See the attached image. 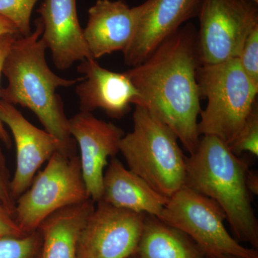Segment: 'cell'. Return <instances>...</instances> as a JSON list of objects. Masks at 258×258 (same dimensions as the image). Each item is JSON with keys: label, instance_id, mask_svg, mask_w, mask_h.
<instances>
[{"label": "cell", "instance_id": "3", "mask_svg": "<svg viewBox=\"0 0 258 258\" xmlns=\"http://www.w3.org/2000/svg\"><path fill=\"white\" fill-rule=\"evenodd\" d=\"M247 164L213 136H201L186 157L184 186L211 199L225 213L236 239L258 247V222L247 189Z\"/></svg>", "mask_w": 258, "mask_h": 258}, {"label": "cell", "instance_id": "20", "mask_svg": "<svg viewBox=\"0 0 258 258\" xmlns=\"http://www.w3.org/2000/svg\"><path fill=\"white\" fill-rule=\"evenodd\" d=\"M38 0H0V16L14 24L20 36L32 32V13Z\"/></svg>", "mask_w": 258, "mask_h": 258}, {"label": "cell", "instance_id": "12", "mask_svg": "<svg viewBox=\"0 0 258 258\" xmlns=\"http://www.w3.org/2000/svg\"><path fill=\"white\" fill-rule=\"evenodd\" d=\"M147 0L130 8L124 0H97L88 10L83 35L93 59L123 52L134 38L139 22L150 5Z\"/></svg>", "mask_w": 258, "mask_h": 258}, {"label": "cell", "instance_id": "13", "mask_svg": "<svg viewBox=\"0 0 258 258\" xmlns=\"http://www.w3.org/2000/svg\"><path fill=\"white\" fill-rule=\"evenodd\" d=\"M78 71L84 76L76 88L81 111L103 110L108 116L120 118L137 105L140 95L126 73L102 67L95 59L81 61Z\"/></svg>", "mask_w": 258, "mask_h": 258}, {"label": "cell", "instance_id": "7", "mask_svg": "<svg viewBox=\"0 0 258 258\" xmlns=\"http://www.w3.org/2000/svg\"><path fill=\"white\" fill-rule=\"evenodd\" d=\"M160 220L196 243L206 257H257V249L240 243L225 225L226 217L211 199L184 186L168 198Z\"/></svg>", "mask_w": 258, "mask_h": 258}, {"label": "cell", "instance_id": "8", "mask_svg": "<svg viewBox=\"0 0 258 258\" xmlns=\"http://www.w3.org/2000/svg\"><path fill=\"white\" fill-rule=\"evenodd\" d=\"M198 15L200 66L238 58L246 38L258 26L257 4L251 0H201Z\"/></svg>", "mask_w": 258, "mask_h": 258}, {"label": "cell", "instance_id": "24", "mask_svg": "<svg viewBox=\"0 0 258 258\" xmlns=\"http://www.w3.org/2000/svg\"><path fill=\"white\" fill-rule=\"evenodd\" d=\"M20 35H15V34H5V35H0V78L3 74V67L5 57L8 55L13 42ZM0 139L2 142L7 147H11V139L8 131L5 128L4 123L2 121L1 117H0Z\"/></svg>", "mask_w": 258, "mask_h": 258}, {"label": "cell", "instance_id": "23", "mask_svg": "<svg viewBox=\"0 0 258 258\" xmlns=\"http://www.w3.org/2000/svg\"><path fill=\"white\" fill-rule=\"evenodd\" d=\"M0 139V208L14 217L16 201L12 195L11 179L6 159L2 149Z\"/></svg>", "mask_w": 258, "mask_h": 258}, {"label": "cell", "instance_id": "28", "mask_svg": "<svg viewBox=\"0 0 258 258\" xmlns=\"http://www.w3.org/2000/svg\"><path fill=\"white\" fill-rule=\"evenodd\" d=\"M205 258H244V257H228V256H222V257H206ZM249 258H258V256H257V257H249Z\"/></svg>", "mask_w": 258, "mask_h": 258}, {"label": "cell", "instance_id": "4", "mask_svg": "<svg viewBox=\"0 0 258 258\" xmlns=\"http://www.w3.org/2000/svg\"><path fill=\"white\" fill-rule=\"evenodd\" d=\"M133 129L119 145L128 169L166 198L185 185L186 157L175 134L142 106H135Z\"/></svg>", "mask_w": 258, "mask_h": 258}, {"label": "cell", "instance_id": "6", "mask_svg": "<svg viewBox=\"0 0 258 258\" xmlns=\"http://www.w3.org/2000/svg\"><path fill=\"white\" fill-rule=\"evenodd\" d=\"M89 199L79 156L57 151L16 200L15 222L24 233H30L52 214Z\"/></svg>", "mask_w": 258, "mask_h": 258}, {"label": "cell", "instance_id": "2", "mask_svg": "<svg viewBox=\"0 0 258 258\" xmlns=\"http://www.w3.org/2000/svg\"><path fill=\"white\" fill-rule=\"evenodd\" d=\"M35 27L28 36L15 40L5 57L3 74L8 84L0 89V98L33 112L46 132L74 151L76 142L70 134L69 118L56 90L74 86L83 78L64 79L51 71L45 59L47 47L41 38L43 28L39 18Z\"/></svg>", "mask_w": 258, "mask_h": 258}, {"label": "cell", "instance_id": "16", "mask_svg": "<svg viewBox=\"0 0 258 258\" xmlns=\"http://www.w3.org/2000/svg\"><path fill=\"white\" fill-rule=\"evenodd\" d=\"M167 200L118 159L112 158L103 174L100 201L121 210L160 218Z\"/></svg>", "mask_w": 258, "mask_h": 258}, {"label": "cell", "instance_id": "25", "mask_svg": "<svg viewBox=\"0 0 258 258\" xmlns=\"http://www.w3.org/2000/svg\"><path fill=\"white\" fill-rule=\"evenodd\" d=\"M25 235L15 222L14 217L0 208V237Z\"/></svg>", "mask_w": 258, "mask_h": 258}, {"label": "cell", "instance_id": "21", "mask_svg": "<svg viewBox=\"0 0 258 258\" xmlns=\"http://www.w3.org/2000/svg\"><path fill=\"white\" fill-rule=\"evenodd\" d=\"M231 152L240 156L249 152L258 156V106L257 103L249 113L235 139L228 145Z\"/></svg>", "mask_w": 258, "mask_h": 258}, {"label": "cell", "instance_id": "27", "mask_svg": "<svg viewBox=\"0 0 258 258\" xmlns=\"http://www.w3.org/2000/svg\"><path fill=\"white\" fill-rule=\"evenodd\" d=\"M247 189H248L250 194L257 195L258 194V177L255 173L248 171L247 174Z\"/></svg>", "mask_w": 258, "mask_h": 258}, {"label": "cell", "instance_id": "18", "mask_svg": "<svg viewBox=\"0 0 258 258\" xmlns=\"http://www.w3.org/2000/svg\"><path fill=\"white\" fill-rule=\"evenodd\" d=\"M136 254L139 258L206 257L184 232L150 215H146Z\"/></svg>", "mask_w": 258, "mask_h": 258}, {"label": "cell", "instance_id": "9", "mask_svg": "<svg viewBox=\"0 0 258 258\" xmlns=\"http://www.w3.org/2000/svg\"><path fill=\"white\" fill-rule=\"evenodd\" d=\"M144 214L100 201L80 232L77 258H128L137 253Z\"/></svg>", "mask_w": 258, "mask_h": 258}, {"label": "cell", "instance_id": "19", "mask_svg": "<svg viewBox=\"0 0 258 258\" xmlns=\"http://www.w3.org/2000/svg\"><path fill=\"white\" fill-rule=\"evenodd\" d=\"M41 252L38 229L22 236L0 237V258H41Z\"/></svg>", "mask_w": 258, "mask_h": 258}, {"label": "cell", "instance_id": "17", "mask_svg": "<svg viewBox=\"0 0 258 258\" xmlns=\"http://www.w3.org/2000/svg\"><path fill=\"white\" fill-rule=\"evenodd\" d=\"M91 199L52 214L38 227L41 258H77L80 232L95 208Z\"/></svg>", "mask_w": 258, "mask_h": 258}, {"label": "cell", "instance_id": "26", "mask_svg": "<svg viewBox=\"0 0 258 258\" xmlns=\"http://www.w3.org/2000/svg\"><path fill=\"white\" fill-rule=\"evenodd\" d=\"M5 34H15L20 35L18 29L14 24L12 23L8 19L0 16V35Z\"/></svg>", "mask_w": 258, "mask_h": 258}, {"label": "cell", "instance_id": "15", "mask_svg": "<svg viewBox=\"0 0 258 258\" xmlns=\"http://www.w3.org/2000/svg\"><path fill=\"white\" fill-rule=\"evenodd\" d=\"M201 0H151L137 32L123 51L131 67L142 63L185 22L198 14Z\"/></svg>", "mask_w": 258, "mask_h": 258}, {"label": "cell", "instance_id": "10", "mask_svg": "<svg viewBox=\"0 0 258 258\" xmlns=\"http://www.w3.org/2000/svg\"><path fill=\"white\" fill-rule=\"evenodd\" d=\"M69 132L77 142L83 181L90 198L95 203L101 200L105 168L109 157L119 152L120 140L125 135L119 127L82 112L69 118Z\"/></svg>", "mask_w": 258, "mask_h": 258}, {"label": "cell", "instance_id": "30", "mask_svg": "<svg viewBox=\"0 0 258 258\" xmlns=\"http://www.w3.org/2000/svg\"><path fill=\"white\" fill-rule=\"evenodd\" d=\"M251 1L254 2L256 4H258V0H251Z\"/></svg>", "mask_w": 258, "mask_h": 258}, {"label": "cell", "instance_id": "29", "mask_svg": "<svg viewBox=\"0 0 258 258\" xmlns=\"http://www.w3.org/2000/svg\"><path fill=\"white\" fill-rule=\"evenodd\" d=\"M128 258H139L138 256L137 255V254H134V255L131 256Z\"/></svg>", "mask_w": 258, "mask_h": 258}, {"label": "cell", "instance_id": "14", "mask_svg": "<svg viewBox=\"0 0 258 258\" xmlns=\"http://www.w3.org/2000/svg\"><path fill=\"white\" fill-rule=\"evenodd\" d=\"M37 13L41 38L57 69L66 71L77 61L93 59L80 25L76 0H43Z\"/></svg>", "mask_w": 258, "mask_h": 258}, {"label": "cell", "instance_id": "5", "mask_svg": "<svg viewBox=\"0 0 258 258\" xmlns=\"http://www.w3.org/2000/svg\"><path fill=\"white\" fill-rule=\"evenodd\" d=\"M200 99L208 100L200 112L198 132L229 145L257 103L258 86L244 73L238 59L200 66L197 72Z\"/></svg>", "mask_w": 258, "mask_h": 258}, {"label": "cell", "instance_id": "1", "mask_svg": "<svg viewBox=\"0 0 258 258\" xmlns=\"http://www.w3.org/2000/svg\"><path fill=\"white\" fill-rule=\"evenodd\" d=\"M198 31L182 25L142 63L126 71L140 95L142 106L175 134L189 154L200 142L201 112L197 72L200 67Z\"/></svg>", "mask_w": 258, "mask_h": 258}, {"label": "cell", "instance_id": "11", "mask_svg": "<svg viewBox=\"0 0 258 258\" xmlns=\"http://www.w3.org/2000/svg\"><path fill=\"white\" fill-rule=\"evenodd\" d=\"M0 117L11 131L16 147V169L11 179L12 195L16 201L30 187L42 164L56 152L74 151L49 132L30 123L15 106L2 100Z\"/></svg>", "mask_w": 258, "mask_h": 258}, {"label": "cell", "instance_id": "22", "mask_svg": "<svg viewBox=\"0 0 258 258\" xmlns=\"http://www.w3.org/2000/svg\"><path fill=\"white\" fill-rule=\"evenodd\" d=\"M237 59L244 73L258 86V26L246 38Z\"/></svg>", "mask_w": 258, "mask_h": 258}]
</instances>
